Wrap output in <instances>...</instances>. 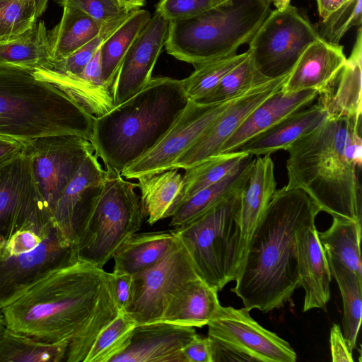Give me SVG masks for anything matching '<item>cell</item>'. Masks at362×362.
I'll return each mask as SVG.
<instances>
[{
	"label": "cell",
	"mask_w": 362,
	"mask_h": 362,
	"mask_svg": "<svg viewBox=\"0 0 362 362\" xmlns=\"http://www.w3.org/2000/svg\"><path fill=\"white\" fill-rule=\"evenodd\" d=\"M53 62L48 32L42 21L25 33L0 42V65H11L30 69H49Z\"/></svg>",
	"instance_id": "1f68e13d"
},
{
	"label": "cell",
	"mask_w": 362,
	"mask_h": 362,
	"mask_svg": "<svg viewBox=\"0 0 362 362\" xmlns=\"http://www.w3.org/2000/svg\"><path fill=\"white\" fill-rule=\"evenodd\" d=\"M151 18L147 10L139 8L131 11L126 20L102 44L101 76L112 89L124 56Z\"/></svg>",
	"instance_id": "d6a6232c"
},
{
	"label": "cell",
	"mask_w": 362,
	"mask_h": 362,
	"mask_svg": "<svg viewBox=\"0 0 362 362\" xmlns=\"http://www.w3.org/2000/svg\"><path fill=\"white\" fill-rule=\"evenodd\" d=\"M129 11L139 9L145 4V0H118Z\"/></svg>",
	"instance_id": "f5cc1de1"
},
{
	"label": "cell",
	"mask_w": 362,
	"mask_h": 362,
	"mask_svg": "<svg viewBox=\"0 0 362 362\" xmlns=\"http://www.w3.org/2000/svg\"><path fill=\"white\" fill-rule=\"evenodd\" d=\"M136 323L121 313L96 337L84 362H110L129 345Z\"/></svg>",
	"instance_id": "ab89813d"
},
{
	"label": "cell",
	"mask_w": 362,
	"mask_h": 362,
	"mask_svg": "<svg viewBox=\"0 0 362 362\" xmlns=\"http://www.w3.org/2000/svg\"><path fill=\"white\" fill-rule=\"evenodd\" d=\"M179 243L171 230L137 232L129 237L113 256V272L134 275L156 264Z\"/></svg>",
	"instance_id": "f1b7e54d"
},
{
	"label": "cell",
	"mask_w": 362,
	"mask_h": 362,
	"mask_svg": "<svg viewBox=\"0 0 362 362\" xmlns=\"http://www.w3.org/2000/svg\"><path fill=\"white\" fill-rule=\"evenodd\" d=\"M248 54V51H246L194 65V71L188 77L182 79L188 98L197 101L204 97L228 72L240 64Z\"/></svg>",
	"instance_id": "f35d334b"
},
{
	"label": "cell",
	"mask_w": 362,
	"mask_h": 362,
	"mask_svg": "<svg viewBox=\"0 0 362 362\" xmlns=\"http://www.w3.org/2000/svg\"><path fill=\"white\" fill-rule=\"evenodd\" d=\"M317 28L296 7L271 11L250 41L248 52L259 74L269 79L288 74L313 41Z\"/></svg>",
	"instance_id": "30bf717a"
},
{
	"label": "cell",
	"mask_w": 362,
	"mask_h": 362,
	"mask_svg": "<svg viewBox=\"0 0 362 362\" xmlns=\"http://www.w3.org/2000/svg\"><path fill=\"white\" fill-rule=\"evenodd\" d=\"M37 234L30 230H21L13 234L8 241L0 243V249L8 255L30 251L42 240Z\"/></svg>",
	"instance_id": "bcb514c9"
},
{
	"label": "cell",
	"mask_w": 362,
	"mask_h": 362,
	"mask_svg": "<svg viewBox=\"0 0 362 362\" xmlns=\"http://www.w3.org/2000/svg\"><path fill=\"white\" fill-rule=\"evenodd\" d=\"M189 101L182 80L152 77L134 95L94 117L95 153L105 168L122 172L165 136Z\"/></svg>",
	"instance_id": "277c9868"
},
{
	"label": "cell",
	"mask_w": 362,
	"mask_h": 362,
	"mask_svg": "<svg viewBox=\"0 0 362 362\" xmlns=\"http://www.w3.org/2000/svg\"><path fill=\"white\" fill-rule=\"evenodd\" d=\"M56 1L62 7L76 8L103 23L126 16L130 12L118 0H56Z\"/></svg>",
	"instance_id": "ee69618b"
},
{
	"label": "cell",
	"mask_w": 362,
	"mask_h": 362,
	"mask_svg": "<svg viewBox=\"0 0 362 362\" xmlns=\"http://www.w3.org/2000/svg\"><path fill=\"white\" fill-rule=\"evenodd\" d=\"M94 117L33 69L0 65V136L26 142L72 135L90 141Z\"/></svg>",
	"instance_id": "5b68a950"
},
{
	"label": "cell",
	"mask_w": 362,
	"mask_h": 362,
	"mask_svg": "<svg viewBox=\"0 0 362 362\" xmlns=\"http://www.w3.org/2000/svg\"><path fill=\"white\" fill-rule=\"evenodd\" d=\"M168 28V21L155 13L141 31L117 73L113 83L115 106L134 95L150 81L165 45Z\"/></svg>",
	"instance_id": "e0dca14e"
},
{
	"label": "cell",
	"mask_w": 362,
	"mask_h": 362,
	"mask_svg": "<svg viewBox=\"0 0 362 362\" xmlns=\"http://www.w3.org/2000/svg\"><path fill=\"white\" fill-rule=\"evenodd\" d=\"M7 327L6 325L4 315L0 310V341L6 330Z\"/></svg>",
	"instance_id": "9f6ffc18"
},
{
	"label": "cell",
	"mask_w": 362,
	"mask_h": 362,
	"mask_svg": "<svg viewBox=\"0 0 362 362\" xmlns=\"http://www.w3.org/2000/svg\"><path fill=\"white\" fill-rule=\"evenodd\" d=\"M129 13L105 23L102 30L94 38L69 57L53 62L49 69L69 76L81 74L104 41L126 20Z\"/></svg>",
	"instance_id": "7bdbcfd3"
},
{
	"label": "cell",
	"mask_w": 362,
	"mask_h": 362,
	"mask_svg": "<svg viewBox=\"0 0 362 362\" xmlns=\"http://www.w3.org/2000/svg\"><path fill=\"white\" fill-rule=\"evenodd\" d=\"M281 89L269 96L250 113L224 143L220 153L236 151L252 137L312 103L318 95V93L313 90L284 93Z\"/></svg>",
	"instance_id": "603a6c76"
},
{
	"label": "cell",
	"mask_w": 362,
	"mask_h": 362,
	"mask_svg": "<svg viewBox=\"0 0 362 362\" xmlns=\"http://www.w3.org/2000/svg\"><path fill=\"white\" fill-rule=\"evenodd\" d=\"M320 21L340 7L346 0H316Z\"/></svg>",
	"instance_id": "816d5d0a"
},
{
	"label": "cell",
	"mask_w": 362,
	"mask_h": 362,
	"mask_svg": "<svg viewBox=\"0 0 362 362\" xmlns=\"http://www.w3.org/2000/svg\"><path fill=\"white\" fill-rule=\"evenodd\" d=\"M300 286L305 291L303 311L325 308L330 298L331 272L315 223L296 235Z\"/></svg>",
	"instance_id": "7402d4cb"
},
{
	"label": "cell",
	"mask_w": 362,
	"mask_h": 362,
	"mask_svg": "<svg viewBox=\"0 0 362 362\" xmlns=\"http://www.w3.org/2000/svg\"><path fill=\"white\" fill-rule=\"evenodd\" d=\"M250 311L221 305L207 324L213 362H295L289 343L259 325Z\"/></svg>",
	"instance_id": "9c48e42d"
},
{
	"label": "cell",
	"mask_w": 362,
	"mask_h": 362,
	"mask_svg": "<svg viewBox=\"0 0 362 362\" xmlns=\"http://www.w3.org/2000/svg\"><path fill=\"white\" fill-rule=\"evenodd\" d=\"M78 259L76 245L55 227L30 251L8 255L0 249V310L50 272Z\"/></svg>",
	"instance_id": "5bb4252c"
},
{
	"label": "cell",
	"mask_w": 362,
	"mask_h": 362,
	"mask_svg": "<svg viewBox=\"0 0 362 362\" xmlns=\"http://www.w3.org/2000/svg\"><path fill=\"white\" fill-rule=\"evenodd\" d=\"M113 293L120 313H125L132 298V275L112 272Z\"/></svg>",
	"instance_id": "c3c4849f"
},
{
	"label": "cell",
	"mask_w": 362,
	"mask_h": 362,
	"mask_svg": "<svg viewBox=\"0 0 362 362\" xmlns=\"http://www.w3.org/2000/svg\"><path fill=\"white\" fill-rule=\"evenodd\" d=\"M361 23L362 0H346L325 20L320 21L317 28L320 37L338 45L351 28L361 27Z\"/></svg>",
	"instance_id": "b9f144b4"
},
{
	"label": "cell",
	"mask_w": 362,
	"mask_h": 362,
	"mask_svg": "<svg viewBox=\"0 0 362 362\" xmlns=\"http://www.w3.org/2000/svg\"><path fill=\"white\" fill-rule=\"evenodd\" d=\"M270 12L265 0H226L197 16L168 21L165 49L193 65L237 54Z\"/></svg>",
	"instance_id": "8992f818"
},
{
	"label": "cell",
	"mask_w": 362,
	"mask_h": 362,
	"mask_svg": "<svg viewBox=\"0 0 362 362\" xmlns=\"http://www.w3.org/2000/svg\"><path fill=\"white\" fill-rule=\"evenodd\" d=\"M53 228L25 150L0 165V243L21 230L33 231L44 239Z\"/></svg>",
	"instance_id": "8fae6325"
},
{
	"label": "cell",
	"mask_w": 362,
	"mask_h": 362,
	"mask_svg": "<svg viewBox=\"0 0 362 362\" xmlns=\"http://www.w3.org/2000/svg\"><path fill=\"white\" fill-rule=\"evenodd\" d=\"M288 74L272 79L234 99L201 136L177 158L173 168L185 169L219 154L224 143L250 113L269 96L282 88Z\"/></svg>",
	"instance_id": "2e32d148"
},
{
	"label": "cell",
	"mask_w": 362,
	"mask_h": 362,
	"mask_svg": "<svg viewBox=\"0 0 362 362\" xmlns=\"http://www.w3.org/2000/svg\"><path fill=\"white\" fill-rule=\"evenodd\" d=\"M253 159V156L249 155L236 169L223 179L184 200L171 217L170 226L173 228L181 226L240 192L247 179Z\"/></svg>",
	"instance_id": "f546056e"
},
{
	"label": "cell",
	"mask_w": 362,
	"mask_h": 362,
	"mask_svg": "<svg viewBox=\"0 0 362 362\" xmlns=\"http://www.w3.org/2000/svg\"><path fill=\"white\" fill-rule=\"evenodd\" d=\"M273 1H274V0H265V1H266L267 4H270V5H271V4L273 2Z\"/></svg>",
	"instance_id": "680465c9"
},
{
	"label": "cell",
	"mask_w": 362,
	"mask_h": 362,
	"mask_svg": "<svg viewBox=\"0 0 362 362\" xmlns=\"http://www.w3.org/2000/svg\"><path fill=\"white\" fill-rule=\"evenodd\" d=\"M361 119L327 117L286 148L288 187L303 190L332 218L361 223Z\"/></svg>",
	"instance_id": "3957f363"
},
{
	"label": "cell",
	"mask_w": 362,
	"mask_h": 362,
	"mask_svg": "<svg viewBox=\"0 0 362 362\" xmlns=\"http://www.w3.org/2000/svg\"><path fill=\"white\" fill-rule=\"evenodd\" d=\"M226 0H213L214 6L218 5Z\"/></svg>",
	"instance_id": "6f0895ef"
},
{
	"label": "cell",
	"mask_w": 362,
	"mask_h": 362,
	"mask_svg": "<svg viewBox=\"0 0 362 362\" xmlns=\"http://www.w3.org/2000/svg\"><path fill=\"white\" fill-rule=\"evenodd\" d=\"M1 311L12 331L68 343L66 362H84L98 334L121 313L112 273L80 259L50 272Z\"/></svg>",
	"instance_id": "6da1fadb"
},
{
	"label": "cell",
	"mask_w": 362,
	"mask_h": 362,
	"mask_svg": "<svg viewBox=\"0 0 362 362\" xmlns=\"http://www.w3.org/2000/svg\"><path fill=\"white\" fill-rule=\"evenodd\" d=\"M178 170L172 168L136 179L142 210L149 225L172 217L182 202L184 180Z\"/></svg>",
	"instance_id": "83f0119b"
},
{
	"label": "cell",
	"mask_w": 362,
	"mask_h": 362,
	"mask_svg": "<svg viewBox=\"0 0 362 362\" xmlns=\"http://www.w3.org/2000/svg\"><path fill=\"white\" fill-rule=\"evenodd\" d=\"M276 190L274 164L270 155L256 156L240 193L239 219L244 252Z\"/></svg>",
	"instance_id": "484cf974"
},
{
	"label": "cell",
	"mask_w": 362,
	"mask_h": 362,
	"mask_svg": "<svg viewBox=\"0 0 362 362\" xmlns=\"http://www.w3.org/2000/svg\"><path fill=\"white\" fill-rule=\"evenodd\" d=\"M327 117V111L318 103L299 110L252 137L236 151L255 156L270 155L279 150L286 151L294 141L312 132Z\"/></svg>",
	"instance_id": "d4e9b609"
},
{
	"label": "cell",
	"mask_w": 362,
	"mask_h": 362,
	"mask_svg": "<svg viewBox=\"0 0 362 362\" xmlns=\"http://www.w3.org/2000/svg\"><path fill=\"white\" fill-rule=\"evenodd\" d=\"M329 342L332 361H354L352 351L349 350L342 331L337 324H333L331 328Z\"/></svg>",
	"instance_id": "681fc988"
},
{
	"label": "cell",
	"mask_w": 362,
	"mask_h": 362,
	"mask_svg": "<svg viewBox=\"0 0 362 362\" xmlns=\"http://www.w3.org/2000/svg\"><path fill=\"white\" fill-rule=\"evenodd\" d=\"M194 327L168 322L136 325L128 346L110 362H186L184 347Z\"/></svg>",
	"instance_id": "d6986e66"
},
{
	"label": "cell",
	"mask_w": 362,
	"mask_h": 362,
	"mask_svg": "<svg viewBox=\"0 0 362 362\" xmlns=\"http://www.w3.org/2000/svg\"><path fill=\"white\" fill-rule=\"evenodd\" d=\"M69 344H49L6 329L0 341V362L65 361Z\"/></svg>",
	"instance_id": "d590c367"
},
{
	"label": "cell",
	"mask_w": 362,
	"mask_h": 362,
	"mask_svg": "<svg viewBox=\"0 0 362 362\" xmlns=\"http://www.w3.org/2000/svg\"><path fill=\"white\" fill-rule=\"evenodd\" d=\"M249 155L238 151L219 153L184 169V193L182 202L200 189L218 182L230 174Z\"/></svg>",
	"instance_id": "8d00e7d4"
},
{
	"label": "cell",
	"mask_w": 362,
	"mask_h": 362,
	"mask_svg": "<svg viewBox=\"0 0 362 362\" xmlns=\"http://www.w3.org/2000/svg\"><path fill=\"white\" fill-rule=\"evenodd\" d=\"M24 143L33 177L51 214L60 194L94 149L88 139L72 135L43 136Z\"/></svg>",
	"instance_id": "4fadbf2b"
},
{
	"label": "cell",
	"mask_w": 362,
	"mask_h": 362,
	"mask_svg": "<svg viewBox=\"0 0 362 362\" xmlns=\"http://www.w3.org/2000/svg\"><path fill=\"white\" fill-rule=\"evenodd\" d=\"M63 8L60 21L48 31L53 62L69 57L86 45L98 35L105 24L76 8Z\"/></svg>",
	"instance_id": "4dcf8cb0"
},
{
	"label": "cell",
	"mask_w": 362,
	"mask_h": 362,
	"mask_svg": "<svg viewBox=\"0 0 362 362\" xmlns=\"http://www.w3.org/2000/svg\"><path fill=\"white\" fill-rule=\"evenodd\" d=\"M212 6L213 0H159L156 13L170 21L197 16Z\"/></svg>",
	"instance_id": "f6af8a7d"
},
{
	"label": "cell",
	"mask_w": 362,
	"mask_h": 362,
	"mask_svg": "<svg viewBox=\"0 0 362 362\" xmlns=\"http://www.w3.org/2000/svg\"><path fill=\"white\" fill-rule=\"evenodd\" d=\"M103 189L76 231L78 257L99 268L139 231L144 219L135 182L105 168Z\"/></svg>",
	"instance_id": "ba28073f"
},
{
	"label": "cell",
	"mask_w": 362,
	"mask_h": 362,
	"mask_svg": "<svg viewBox=\"0 0 362 362\" xmlns=\"http://www.w3.org/2000/svg\"><path fill=\"white\" fill-rule=\"evenodd\" d=\"M186 362H213L211 342L207 337L196 334L182 350Z\"/></svg>",
	"instance_id": "7dc6e473"
},
{
	"label": "cell",
	"mask_w": 362,
	"mask_h": 362,
	"mask_svg": "<svg viewBox=\"0 0 362 362\" xmlns=\"http://www.w3.org/2000/svg\"><path fill=\"white\" fill-rule=\"evenodd\" d=\"M33 72L37 78L61 89L94 117H101L115 107L113 89L101 76L100 49L78 75L66 76L49 69H37Z\"/></svg>",
	"instance_id": "ffe728a7"
},
{
	"label": "cell",
	"mask_w": 362,
	"mask_h": 362,
	"mask_svg": "<svg viewBox=\"0 0 362 362\" xmlns=\"http://www.w3.org/2000/svg\"><path fill=\"white\" fill-rule=\"evenodd\" d=\"M37 18L35 0H0V42L25 33Z\"/></svg>",
	"instance_id": "60d3db41"
},
{
	"label": "cell",
	"mask_w": 362,
	"mask_h": 362,
	"mask_svg": "<svg viewBox=\"0 0 362 362\" xmlns=\"http://www.w3.org/2000/svg\"><path fill=\"white\" fill-rule=\"evenodd\" d=\"M240 193L170 230L187 251L198 276L217 291L235 280L244 254Z\"/></svg>",
	"instance_id": "52a82bcc"
},
{
	"label": "cell",
	"mask_w": 362,
	"mask_h": 362,
	"mask_svg": "<svg viewBox=\"0 0 362 362\" xmlns=\"http://www.w3.org/2000/svg\"><path fill=\"white\" fill-rule=\"evenodd\" d=\"M233 100L211 104L190 100L165 136L151 150L123 170L121 172L122 176L127 180H136L143 175L172 169L177 158L201 136Z\"/></svg>",
	"instance_id": "9a60e30c"
},
{
	"label": "cell",
	"mask_w": 362,
	"mask_h": 362,
	"mask_svg": "<svg viewBox=\"0 0 362 362\" xmlns=\"http://www.w3.org/2000/svg\"><path fill=\"white\" fill-rule=\"evenodd\" d=\"M24 142L0 136V165L10 160L25 151Z\"/></svg>",
	"instance_id": "f907efd6"
},
{
	"label": "cell",
	"mask_w": 362,
	"mask_h": 362,
	"mask_svg": "<svg viewBox=\"0 0 362 362\" xmlns=\"http://www.w3.org/2000/svg\"><path fill=\"white\" fill-rule=\"evenodd\" d=\"M220 307L218 291L198 277L176 293L160 321L202 327L207 325Z\"/></svg>",
	"instance_id": "4316f807"
},
{
	"label": "cell",
	"mask_w": 362,
	"mask_h": 362,
	"mask_svg": "<svg viewBox=\"0 0 362 362\" xmlns=\"http://www.w3.org/2000/svg\"><path fill=\"white\" fill-rule=\"evenodd\" d=\"M36 1V16L40 17L46 11L49 0H35Z\"/></svg>",
	"instance_id": "db71d44e"
},
{
	"label": "cell",
	"mask_w": 362,
	"mask_h": 362,
	"mask_svg": "<svg viewBox=\"0 0 362 362\" xmlns=\"http://www.w3.org/2000/svg\"><path fill=\"white\" fill-rule=\"evenodd\" d=\"M320 208L301 189H276L251 234L231 291L249 310L280 308L300 286L296 235Z\"/></svg>",
	"instance_id": "7a4b0ae2"
},
{
	"label": "cell",
	"mask_w": 362,
	"mask_h": 362,
	"mask_svg": "<svg viewBox=\"0 0 362 362\" xmlns=\"http://www.w3.org/2000/svg\"><path fill=\"white\" fill-rule=\"evenodd\" d=\"M270 80L258 72L249 53L214 88L194 102L211 104L231 100Z\"/></svg>",
	"instance_id": "74e56055"
},
{
	"label": "cell",
	"mask_w": 362,
	"mask_h": 362,
	"mask_svg": "<svg viewBox=\"0 0 362 362\" xmlns=\"http://www.w3.org/2000/svg\"><path fill=\"white\" fill-rule=\"evenodd\" d=\"M291 0H274L273 4L276 9H282L290 4Z\"/></svg>",
	"instance_id": "11a10c76"
},
{
	"label": "cell",
	"mask_w": 362,
	"mask_h": 362,
	"mask_svg": "<svg viewBox=\"0 0 362 362\" xmlns=\"http://www.w3.org/2000/svg\"><path fill=\"white\" fill-rule=\"evenodd\" d=\"M361 223L333 217L330 227L319 233V240L326 255L339 261L362 280L360 243Z\"/></svg>",
	"instance_id": "836d02e7"
},
{
	"label": "cell",
	"mask_w": 362,
	"mask_h": 362,
	"mask_svg": "<svg viewBox=\"0 0 362 362\" xmlns=\"http://www.w3.org/2000/svg\"><path fill=\"white\" fill-rule=\"evenodd\" d=\"M198 277L187 251L179 240L156 264L132 275V298L124 313L136 325L160 321L176 293Z\"/></svg>",
	"instance_id": "7c38bea8"
},
{
	"label": "cell",
	"mask_w": 362,
	"mask_h": 362,
	"mask_svg": "<svg viewBox=\"0 0 362 362\" xmlns=\"http://www.w3.org/2000/svg\"><path fill=\"white\" fill-rule=\"evenodd\" d=\"M362 32L359 27L354 47L339 74L329 86L318 94L317 103L328 117L361 119Z\"/></svg>",
	"instance_id": "cb8c5ba5"
},
{
	"label": "cell",
	"mask_w": 362,
	"mask_h": 362,
	"mask_svg": "<svg viewBox=\"0 0 362 362\" xmlns=\"http://www.w3.org/2000/svg\"><path fill=\"white\" fill-rule=\"evenodd\" d=\"M105 174L95 152L89 153L52 210L53 226L75 245L77 229L99 196Z\"/></svg>",
	"instance_id": "ac0fdd59"
},
{
	"label": "cell",
	"mask_w": 362,
	"mask_h": 362,
	"mask_svg": "<svg viewBox=\"0 0 362 362\" xmlns=\"http://www.w3.org/2000/svg\"><path fill=\"white\" fill-rule=\"evenodd\" d=\"M346 60L344 47L319 37L303 51L281 88L284 93L325 90Z\"/></svg>",
	"instance_id": "44dd1931"
},
{
	"label": "cell",
	"mask_w": 362,
	"mask_h": 362,
	"mask_svg": "<svg viewBox=\"0 0 362 362\" xmlns=\"http://www.w3.org/2000/svg\"><path fill=\"white\" fill-rule=\"evenodd\" d=\"M331 275L335 279L342 298L343 335L351 351L356 343L361 321L362 280L339 261L326 255Z\"/></svg>",
	"instance_id": "e575fe53"
}]
</instances>
